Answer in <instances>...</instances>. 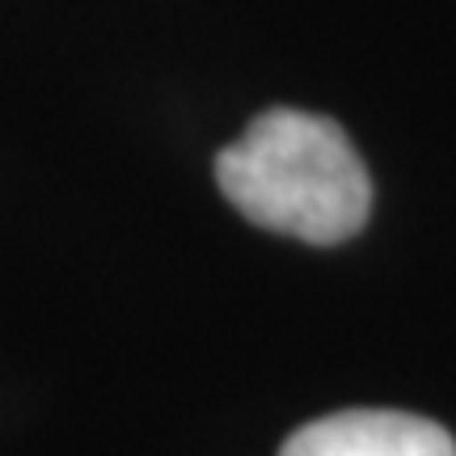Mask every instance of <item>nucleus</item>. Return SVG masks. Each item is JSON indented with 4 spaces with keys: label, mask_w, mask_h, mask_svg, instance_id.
<instances>
[{
    "label": "nucleus",
    "mask_w": 456,
    "mask_h": 456,
    "mask_svg": "<svg viewBox=\"0 0 456 456\" xmlns=\"http://www.w3.org/2000/svg\"><path fill=\"white\" fill-rule=\"evenodd\" d=\"M216 182L245 220L309 245L355 237L372 212V178L346 131L292 106L262 110L216 157Z\"/></svg>",
    "instance_id": "1"
},
{
    "label": "nucleus",
    "mask_w": 456,
    "mask_h": 456,
    "mask_svg": "<svg viewBox=\"0 0 456 456\" xmlns=\"http://www.w3.org/2000/svg\"><path fill=\"white\" fill-rule=\"evenodd\" d=\"M279 456H456V440L410 410H338L288 436Z\"/></svg>",
    "instance_id": "2"
}]
</instances>
